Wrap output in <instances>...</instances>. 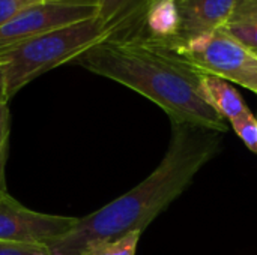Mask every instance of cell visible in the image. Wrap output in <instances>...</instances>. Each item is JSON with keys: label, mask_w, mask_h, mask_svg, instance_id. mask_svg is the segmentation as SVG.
Returning a JSON list of instances; mask_svg holds the SVG:
<instances>
[{"label": "cell", "mask_w": 257, "mask_h": 255, "mask_svg": "<svg viewBox=\"0 0 257 255\" xmlns=\"http://www.w3.org/2000/svg\"><path fill=\"white\" fill-rule=\"evenodd\" d=\"M218 131L172 122V138L160 165L136 188L96 212L78 218L62 239L50 246L51 255H80L95 242L143 231L193 182L220 147Z\"/></svg>", "instance_id": "6da1fadb"}, {"label": "cell", "mask_w": 257, "mask_h": 255, "mask_svg": "<svg viewBox=\"0 0 257 255\" xmlns=\"http://www.w3.org/2000/svg\"><path fill=\"white\" fill-rule=\"evenodd\" d=\"M72 63L140 93L164 110L172 122L226 132L224 119L203 96L202 74L170 41L148 36L105 39Z\"/></svg>", "instance_id": "7a4b0ae2"}, {"label": "cell", "mask_w": 257, "mask_h": 255, "mask_svg": "<svg viewBox=\"0 0 257 255\" xmlns=\"http://www.w3.org/2000/svg\"><path fill=\"white\" fill-rule=\"evenodd\" d=\"M105 39H108V33L95 17L54 29L0 54L6 71L9 99L42 74L72 63L84 51Z\"/></svg>", "instance_id": "3957f363"}, {"label": "cell", "mask_w": 257, "mask_h": 255, "mask_svg": "<svg viewBox=\"0 0 257 255\" xmlns=\"http://www.w3.org/2000/svg\"><path fill=\"white\" fill-rule=\"evenodd\" d=\"M170 41L176 51L200 74L217 75L239 86L257 77V54L223 29L187 41Z\"/></svg>", "instance_id": "277c9868"}, {"label": "cell", "mask_w": 257, "mask_h": 255, "mask_svg": "<svg viewBox=\"0 0 257 255\" xmlns=\"http://www.w3.org/2000/svg\"><path fill=\"white\" fill-rule=\"evenodd\" d=\"M95 17L96 8L93 0L41 3L32 6L0 27V54L54 29Z\"/></svg>", "instance_id": "5b68a950"}, {"label": "cell", "mask_w": 257, "mask_h": 255, "mask_svg": "<svg viewBox=\"0 0 257 255\" xmlns=\"http://www.w3.org/2000/svg\"><path fill=\"white\" fill-rule=\"evenodd\" d=\"M77 221L75 216L30 210L9 194L0 201V242L50 248L74 228Z\"/></svg>", "instance_id": "8992f818"}, {"label": "cell", "mask_w": 257, "mask_h": 255, "mask_svg": "<svg viewBox=\"0 0 257 255\" xmlns=\"http://www.w3.org/2000/svg\"><path fill=\"white\" fill-rule=\"evenodd\" d=\"M181 15L178 41H187L200 35L223 29L242 0H176Z\"/></svg>", "instance_id": "52a82bcc"}, {"label": "cell", "mask_w": 257, "mask_h": 255, "mask_svg": "<svg viewBox=\"0 0 257 255\" xmlns=\"http://www.w3.org/2000/svg\"><path fill=\"white\" fill-rule=\"evenodd\" d=\"M96 18L108 39L145 36V18L154 0H93Z\"/></svg>", "instance_id": "ba28073f"}, {"label": "cell", "mask_w": 257, "mask_h": 255, "mask_svg": "<svg viewBox=\"0 0 257 255\" xmlns=\"http://www.w3.org/2000/svg\"><path fill=\"white\" fill-rule=\"evenodd\" d=\"M200 84L205 99L223 119L232 122L248 110L238 90L227 80L217 75L202 74Z\"/></svg>", "instance_id": "9c48e42d"}, {"label": "cell", "mask_w": 257, "mask_h": 255, "mask_svg": "<svg viewBox=\"0 0 257 255\" xmlns=\"http://www.w3.org/2000/svg\"><path fill=\"white\" fill-rule=\"evenodd\" d=\"M181 29V15L176 0H154L145 18V36L166 41L176 38Z\"/></svg>", "instance_id": "30bf717a"}, {"label": "cell", "mask_w": 257, "mask_h": 255, "mask_svg": "<svg viewBox=\"0 0 257 255\" xmlns=\"http://www.w3.org/2000/svg\"><path fill=\"white\" fill-rule=\"evenodd\" d=\"M142 231L134 230L117 239L101 240L87 245L80 255H136Z\"/></svg>", "instance_id": "8fae6325"}, {"label": "cell", "mask_w": 257, "mask_h": 255, "mask_svg": "<svg viewBox=\"0 0 257 255\" xmlns=\"http://www.w3.org/2000/svg\"><path fill=\"white\" fill-rule=\"evenodd\" d=\"M11 138V110L9 104H0V201L9 195L6 185V161Z\"/></svg>", "instance_id": "7c38bea8"}, {"label": "cell", "mask_w": 257, "mask_h": 255, "mask_svg": "<svg viewBox=\"0 0 257 255\" xmlns=\"http://www.w3.org/2000/svg\"><path fill=\"white\" fill-rule=\"evenodd\" d=\"M223 30L245 48L257 53V21H232L226 24Z\"/></svg>", "instance_id": "4fadbf2b"}, {"label": "cell", "mask_w": 257, "mask_h": 255, "mask_svg": "<svg viewBox=\"0 0 257 255\" xmlns=\"http://www.w3.org/2000/svg\"><path fill=\"white\" fill-rule=\"evenodd\" d=\"M230 123L233 131L245 143V146L251 152L257 153V119L253 116V113L247 110L244 114L233 119Z\"/></svg>", "instance_id": "5bb4252c"}, {"label": "cell", "mask_w": 257, "mask_h": 255, "mask_svg": "<svg viewBox=\"0 0 257 255\" xmlns=\"http://www.w3.org/2000/svg\"><path fill=\"white\" fill-rule=\"evenodd\" d=\"M41 0H0V27L26 9L41 5Z\"/></svg>", "instance_id": "9a60e30c"}, {"label": "cell", "mask_w": 257, "mask_h": 255, "mask_svg": "<svg viewBox=\"0 0 257 255\" xmlns=\"http://www.w3.org/2000/svg\"><path fill=\"white\" fill-rule=\"evenodd\" d=\"M0 255H51L48 246L0 242Z\"/></svg>", "instance_id": "2e32d148"}, {"label": "cell", "mask_w": 257, "mask_h": 255, "mask_svg": "<svg viewBox=\"0 0 257 255\" xmlns=\"http://www.w3.org/2000/svg\"><path fill=\"white\" fill-rule=\"evenodd\" d=\"M232 21H257V0H242L232 17Z\"/></svg>", "instance_id": "e0dca14e"}, {"label": "cell", "mask_w": 257, "mask_h": 255, "mask_svg": "<svg viewBox=\"0 0 257 255\" xmlns=\"http://www.w3.org/2000/svg\"><path fill=\"white\" fill-rule=\"evenodd\" d=\"M9 96H8V84H6V71L5 65L0 62V104H9Z\"/></svg>", "instance_id": "ac0fdd59"}, {"label": "cell", "mask_w": 257, "mask_h": 255, "mask_svg": "<svg viewBox=\"0 0 257 255\" xmlns=\"http://www.w3.org/2000/svg\"><path fill=\"white\" fill-rule=\"evenodd\" d=\"M245 89H248V90H251V92H254V93H257V77H254V78H251L245 86H244Z\"/></svg>", "instance_id": "d6986e66"}, {"label": "cell", "mask_w": 257, "mask_h": 255, "mask_svg": "<svg viewBox=\"0 0 257 255\" xmlns=\"http://www.w3.org/2000/svg\"><path fill=\"white\" fill-rule=\"evenodd\" d=\"M42 3H66V2H74V0H41Z\"/></svg>", "instance_id": "ffe728a7"}]
</instances>
